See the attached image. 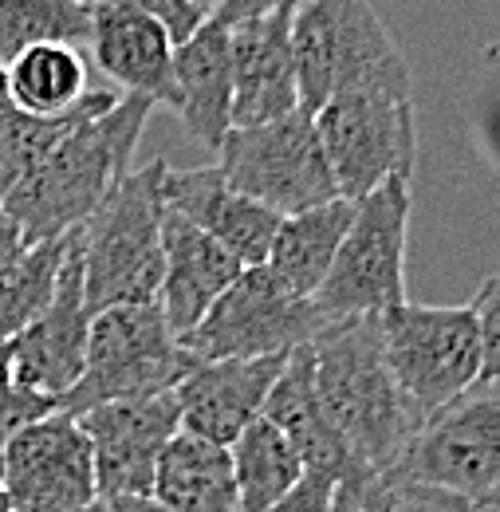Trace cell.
Here are the masks:
<instances>
[{
	"mask_svg": "<svg viewBox=\"0 0 500 512\" xmlns=\"http://www.w3.org/2000/svg\"><path fill=\"white\" fill-rule=\"evenodd\" d=\"M154 103L146 95H119L111 107L79 119L48 146V154L4 197L28 245L75 233L107 193L134 170V150Z\"/></svg>",
	"mask_w": 500,
	"mask_h": 512,
	"instance_id": "cell-1",
	"label": "cell"
},
{
	"mask_svg": "<svg viewBox=\"0 0 500 512\" xmlns=\"http://www.w3.org/2000/svg\"><path fill=\"white\" fill-rule=\"evenodd\" d=\"M312 375L323 414L351 453V481L386 473L422 430L390 375L378 316L323 323L312 339Z\"/></svg>",
	"mask_w": 500,
	"mask_h": 512,
	"instance_id": "cell-2",
	"label": "cell"
},
{
	"mask_svg": "<svg viewBox=\"0 0 500 512\" xmlns=\"http://www.w3.org/2000/svg\"><path fill=\"white\" fill-rule=\"evenodd\" d=\"M166 158L130 170L107 201L79 225L87 312L119 304H154L162 288V217Z\"/></svg>",
	"mask_w": 500,
	"mask_h": 512,
	"instance_id": "cell-3",
	"label": "cell"
},
{
	"mask_svg": "<svg viewBox=\"0 0 500 512\" xmlns=\"http://www.w3.org/2000/svg\"><path fill=\"white\" fill-rule=\"evenodd\" d=\"M292 56L308 115L343 91L414 87L410 64L371 0H304L292 12Z\"/></svg>",
	"mask_w": 500,
	"mask_h": 512,
	"instance_id": "cell-4",
	"label": "cell"
},
{
	"mask_svg": "<svg viewBox=\"0 0 500 512\" xmlns=\"http://www.w3.org/2000/svg\"><path fill=\"white\" fill-rule=\"evenodd\" d=\"M197 367V355L182 347V339L170 331L158 300L154 304H119L91 316L87 335V359L75 386L60 394L63 414H83L103 402L126 398H150L186 379Z\"/></svg>",
	"mask_w": 500,
	"mask_h": 512,
	"instance_id": "cell-5",
	"label": "cell"
},
{
	"mask_svg": "<svg viewBox=\"0 0 500 512\" xmlns=\"http://www.w3.org/2000/svg\"><path fill=\"white\" fill-rule=\"evenodd\" d=\"M406 233H410V178H386L355 201L347 237L315 292L323 320L382 316L406 304Z\"/></svg>",
	"mask_w": 500,
	"mask_h": 512,
	"instance_id": "cell-6",
	"label": "cell"
},
{
	"mask_svg": "<svg viewBox=\"0 0 500 512\" xmlns=\"http://www.w3.org/2000/svg\"><path fill=\"white\" fill-rule=\"evenodd\" d=\"M339 197L359 201L386 178H414L418 111L414 87H359L331 95L312 115Z\"/></svg>",
	"mask_w": 500,
	"mask_h": 512,
	"instance_id": "cell-7",
	"label": "cell"
},
{
	"mask_svg": "<svg viewBox=\"0 0 500 512\" xmlns=\"http://www.w3.org/2000/svg\"><path fill=\"white\" fill-rule=\"evenodd\" d=\"M390 375L426 426L441 406L481 383V327L469 304H398L378 316Z\"/></svg>",
	"mask_w": 500,
	"mask_h": 512,
	"instance_id": "cell-8",
	"label": "cell"
},
{
	"mask_svg": "<svg viewBox=\"0 0 500 512\" xmlns=\"http://www.w3.org/2000/svg\"><path fill=\"white\" fill-rule=\"evenodd\" d=\"M390 469L461 497L469 509L500 512V379H481L426 418Z\"/></svg>",
	"mask_w": 500,
	"mask_h": 512,
	"instance_id": "cell-9",
	"label": "cell"
},
{
	"mask_svg": "<svg viewBox=\"0 0 500 512\" xmlns=\"http://www.w3.org/2000/svg\"><path fill=\"white\" fill-rule=\"evenodd\" d=\"M217 166L233 190L276 217H292L339 197L315 119L304 107L276 123L233 127L217 150Z\"/></svg>",
	"mask_w": 500,
	"mask_h": 512,
	"instance_id": "cell-10",
	"label": "cell"
},
{
	"mask_svg": "<svg viewBox=\"0 0 500 512\" xmlns=\"http://www.w3.org/2000/svg\"><path fill=\"white\" fill-rule=\"evenodd\" d=\"M315 300L288 292L264 264L245 268L201 323L182 339L197 359H256V355H288L312 343L323 327Z\"/></svg>",
	"mask_w": 500,
	"mask_h": 512,
	"instance_id": "cell-11",
	"label": "cell"
},
{
	"mask_svg": "<svg viewBox=\"0 0 500 512\" xmlns=\"http://www.w3.org/2000/svg\"><path fill=\"white\" fill-rule=\"evenodd\" d=\"M0 485L12 512H91L103 501L91 442L63 410L28 422L4 446Z\"/></svg>",
	"mask_w": 500,
	"mask_h": 512,
	"instance_id": "cell-12",
	"label": "cell"
},
{
	"mask_svg": "<svg viewBox=\"0 0 500 512\" xmlns=\"http://www.w3.org/2000/svg\"><path fill=\"white\" fill-rule=\"evenodd\" d=\"M95 453V481L99 497H150L158 457L170 446L174 434H182V414L174 390L150 394V398H126L103 402L95 410H83L75 418Z\"/></svg>",
	"mask_w": 500,
	"mask_h": 512,
	"instance_id": "cell-13",
	"label": "cell"
},
{
	"mask_svg": "<svg viewBox=\"0 0 500 512\" xmlns=\"http://www.w3.org/2000/svg\"><path fill=\"white\" fill-rule=\"evenodd\" d=\"M87 335L91 312L83 296V260H79V233L63 256L52 300L40 308V316L8 339L12 347V379L40 394H52L60 402L75 379L83 375L87 359Z\"/></svg>",
	"mask_w": 500,
	"mask_h": 512,
	"instance_id": "cell-14",
	"label": "cell"
},
{
	"mask_svg": "<svg viewBox=\"0 0 500 512\" xmlns=\"http://www.w3.org/2000/svg\"><path fill=\"white\" fill-rule=\"evenodd\" d=\"M284 359L288 355L197 359V367L174 386L182 430L217 446H233L264 414L268 390L280 379Z\"/></svg>",
	"mask_w": 500,
	"mask_h": 512,
	"instance_id": "cell-15",
	"label": "cell"
},
{
	"mask_svg": "<svg viewBox=\"0 0 500 512\" xmlns=\"http://www.w3.org/2000/svg\"><path fill=\"white\" fill-rule=\"evenodd\" d=\"M229 52H233V127H260L300 111L292 12H268L229 24Z\"/></svg>",
	"mask_w": 500,
	"mask_h": 512,
	"instance_id": "cell-16",
	"label": "cell"
},
{
	"mask_svg": "<svg viewBox=\"0 0 500 512\" xmlns=\"http://www.w3.org/2000/svg\"><path fill=\"white\" fill-rule=\"evenodd\" d=\"M91 56L126 95H146L154 107L178 111L174 40L170 32L123 0H91Z\"/></svg>",
	"mask_w": 500,
	"mask_h": 512,
	"instance_id": "cell-17",
	"label": "cell"
},
{
	"mask_svg": "<svg viewBox=\"0 0 500 512\" xmlns=\"http://www.w3.org/2000/svg\"><path fill=\"white\" fill-rule=\"evenodd\" d=\"M162 197H166V209L182 213L189 225H197L205 237H213L245 268L264 264L280 217L272 209L256 205L252 197L233 190L217 162L213 166H193V170L166 166Z\"/></svg>",
	"mask_w": 500,
	"mask_h": 512,
	"instance_id": "cell-18",
	"label": "cell"
},
{
	"mask_svg": "<svg viewBox=\"0 0 500 512\" xmlns=\"http://www.w3.org/2000/svg\"><path fill=\"white\" fill-rule=\"evenodd\" d=\"M245 272L237 256H229L213 237L189 225L182 213L166 209L162 217V288L158 308L178 339L201 323V316L217 304V296Z\"/></svg>",
	"mask_w": 500,
	"mask_h": 512,
	"instance_id": "cell-19",
	"label": "cell"
},
{
	"mask_svg": "<svg viewBox=\"0 0 500 512\" xmlns=\"http://www.w3.org/2000/svg\"><path fill=\"white\" fill-rule=\"evenodd\" d=\"M174 79H178V115L189 138L205 150H221L233 130V52L229 24L209 16L186 44L174 48Z\"/></svg>",
	"mask_w": 500,
	"mask_h": 512,
	"instance_id": "cell-20",
	"label": "cell"
},
{
	"mask_svg": "<svg viewBox=\"0 0 500 512\" xmlns=\"http://www.w3.org/2000/svg\"><path fill=\"white\" fill-rule=\"evenodd\" d=\"M260 418H268L288 438V446L296 449V457L304 461V469L331 473L339 481H351L355 477L351 453L339 442L335 426L327 422L323 402H319V390H315L312 343L288 351L284 371H280V379L268 390V402H264V414Z\"/></svg>",
	"mask_w": 500,
	"mask_h": 512,
	"instance_id": "cell-21",
	"label": "cell"
},
{
	"mask_svg": "<svg viewBox=\"0 0 500 512\" xmlns=\"http://www.w3.org/2000/svg\"><path fill=\"white\" fill-rule=\"evenodd\" d=\"M351 217H355V201H347V197H335V201L312 205L304 213L280 217L268 256H264V268L288 292L312 300L319 284H323V276L331 272V260H335L343 237H347Z\"/></svg>",
	"mask_w": 500,
	"mask_h": 512,
	"instance_id": "cell-22",
	"label": "cell"
},
{
	"mask_svg": "<svg viewBox=\"0 0 500 512\" xmlns=\"http://www.w3.org/2000/svg\"><path fill=\"white\" fill-rule=\"evenodd\" d=\"M150 497L170 512H241V493L233 477L229 446L174 434L158 457Z\"/></svg>",
	"mask_w": 500,
	"mask_h": 512,
	"instance_id": "cell-23",
	"label": "cell"
},
{
	"mask_svg": "<svg viewBox=\"0 0 500 512\" xmlns=\"http://www.w3.org/2000/svg\"><path fill=\"white\" fill-rule=\"evenodd\" d=\"M8 99L24 115L56 119L83 103L87 95V60L71 44H36L4 64Z\"/></svg>",
	"mask_w": 500,
	"mask_h": 512,
	"instance_id": "cell-24",
	"label": "cell"
},
{
	"mask_svg": "<svg viewBox=\"0 0 500 512\" xmlns=\"http://www.w3.org/2000/svg\"><path fill=\"white\" fill-rule=\"evenodd\" d=\"M229 453H233L241 512H268L304 477V461L296 457V449L288 446V438L268 418H256L229 446Z\"/></svg>",
	"mask_w": 500,
	"mask_h": 512,
	"instance_id": "cell-25",
	"label": "cell"
},
{
	"mask_svg": "<svg viewBox=\"0 0 500 512\" xmlns=\"http://www.w3.org/2000/svg\"><path fill=\"white\" fill-rule=\"evenodd\" d=\"M91 40V0H0V64L36 48Z\"/></svg>",
	"mask_w": 500,
	"mask_h": 512,
	"instance_id": "cell-26",
	"label": "cell"
},
{
	"mask_svg": "<svg viewBox=\"0 0 500 512\" xmlns=\"http://www.w3.org/2000/svg\"><path fill=\"white\" fill-rule=\"evenodd\" d=\"M119 95L111 91H87L83 103L67 115H56V119H40V115H24L16 107L0 111V205L4 197L20 186V178L48 154V146L60 138L63 130H71L79 119L111 107Z\"/></svg>",
	"mask_w": 500,
	"mask_h": 512,
	"instance_id": "cell-27",
	"label": "cell"
},
{
	"mask_svg": "<svg viewBox=\"0 0 500 512\" xmlns=\"http://www.w3.org/2000/svg\"><path fill=\"white\" fill-rule=\"evenodd\" d=\"M75 233L44 241V245H32L28 253L20 256L16 268L0 272V339H12L16 331H24L40 316V308L52 300L60 264L67 249H71V241H75Z\"/></svg>",
	"mask_w": 500,
	"mask_h": 512,
	"instance_id": "cell-28",
	"label": "cell"
},
{
	"mask_svg": "<svg viewBox=\"0 0 500 512\" xmlns=\"http://www.w3.org/2000/svg\"><path fill=\"white\" fill-rule=\"evenodd\" d=\"M363 509L367 512H477L469 509L461 497L434 489V485H422V481H410L394 469L375 473V477H363V481H351Z\"/></svg>",
	"mask_w": 500,
	"mask_h": 512,
	"instance_id": "cell-29",
	"label": "cell"
},
{
	"mask_svg": "<svg viewBox=\"0 0 500 512\" xmlns=\"http://www.w3.org/2000/svg\"><path fill=\"white\" fill-rule=\"evenodd\" d=\"M52 410H60L52 394H40V390L16 383V379L8 386H0V457H4V446H8L28 422L48 418Z\"/></svg>",
	"mask_w": 500,
	"mask_h": 512,
	"instance_id": "cell-30",
	"label": "cell"
},
{
	"mask_svg": "<svg viewBox=\"0 0 500 512\" xmlns=\"http://www.w3.org/2000/svg\"><path fill=\"white\" fill-rule=\"evenodd\" d=\"M469 308L481 327V379H500V272L481 280Z\"/></svg>",
	"mask_w": 500,
	"mask_h": 512,
	"instance_id": "cell-31",
	"label": "cell"
},
{
	"mask_svg": "<svg viewBox=\"0 0 500 512\" xmlns=\"http://www.w3.org/2000/svg\"><path fill=\"white\" fill-rule=\"evenodd\" d=\"M335 489H339V477L304 469V477L268 512H335Z\"/></svg>",
	"mask_w": 500,
	"mask_h": 512,
	"instance_id": "cell-32",
	"label": "cell"
},
{
	"mask_svg": "<svg viewBox=\"0 0 500 512\" xmlns=\"http://www.w3.org/2000/svg\"><path fill=\"white\" fill-rule=\"evenodd\" d=\"M123 4L138 8V12H146V16H154V20L170 32L174 48L186 44L189 36L209 20V12H201L193 0H123Z\"/></svg>",
	"mask_w": 500,
	"mask_h": 512,
	"instance_id": "cell-33",
	"label": "cell"
},
{
	"mask_svg": "<svg viewBox=\"0 0 500 512\" xmlns=\"http://www.w3.org/2000/svg\"><path fill=\"white\" fill-rule=\"evenodd\" d=\"M304 0H221V8L213 12L221 24H237L252 16H268V12H296Z\"/></svg>",
	"mask_w": 500,
	"mask_h": 512,
	"instance_id": "cell-34",
	"label": "cell"
},
{
	"mask_svg": "<svg viewBox=\"0 0 500 512\" xmlns=\"http://www.w3.org/2000/svg\"><path fill=\"white\" fill-rule=\"evenodd\" d=\"M28 249H32V245H28L24 229H20V221L0 205V272L16 268V264H20V256L28 253Z\"/></svg>",
	"mask_w": 500,
	"mask_h": 512,
	"instance_id": "cell-35",
	"label": "cell"
},
{
	"mask_svg": "<svg viewBox=\"0 0 500 512\" xmlns=\"http://www.w3.org/2000/svg\"><path fill=\"white\" fill-rule=\"evenodd\" d=\"M111 512H170L166 505H158L154 497H111V501H103Z\"/></svg>",
	"mask_w": 500,
	"mask_h": 512,
	"instance_id": "cell-36",
	"label": "cell"
},
{
	"mask_svg": "<svg viewBox=\"0 0 500 512\" xmlns=\"http://www.w3.org/2000/svg\"><path fill=\"white\" fill-rule=\"evenodd\" d=\"M335 512H367L351 481H339V489H335Z\"/></svg>",
	"mask_w": 500,
	"mask_h": 512,
	"instance_id": "cell-37",
	"label": "cell"
},
{
	"mask_svg": "<svg viewBox=\"0 0 500 512\" xmlns=\"http://www.w3.org/2000/svg\"><path fill=\"white\" fill-rule=\"evenodd\" d=\"M12 383V347L8 339H0V386Z\"/></svg>",
	"mask_w": 500,
	"mask_h": 512,
	"instance_id": "cell-38",
	"label": "cell"
},
{
	"mask_svg": "<svg viewBox=\"0 0 500 512\" xmlns=\"http://www.w3.org/2000/svg\"><path fill=\"white\" fill-rule=\"evenodd\" d=\"M12 99H8V79H4V64H0V111H8Z\"/></svg>",
	"mask_w": 500,
	"mask_h": 512,
	"instance_id": "cell-39",
	"label": "cell"
},
{
	"mask_svg": "<svg viewBox=\"0 0 500 512\" xmlns=\"http://www.w3.org/2000/svg\"><path fill=\"white\" fill-rule=\"evenodd\" d=\"M193 4H197V8H201V12H209V16H213V12H217V8H221V0H193Z\"/></svg>",
	"mask_w": 500,
	"mask_h": 512,
	"instance_id": "cell-40",
	"label": "cell"
},
{
	"mask_svg": "<svg viewBox=\"0 0 500 512\" xmlns=\"http://www.w3.org/2000/svg\"><path fill=\"white\" fill-rule=\"evenodd\" d=\"M0 512H12V505H8V493H4V485H0Z\"/></svg>",
	"mask_w": 500,
	"mask_h": 512,
	"instance_id": "cell-41",
	"label": "cell"
},
{
	"mask_svg": "<svg viewBox=\"0 0 500 512\" xmlns=\"http://www.w3.org/2000/svg\"><path fill=\"white\" fill-rule=\"evenodd\" d=\"M91 512H111V509H107V505H103V501H99V505H95V509H91Z\"/></svg>",
	"mask_w": 500,
	"mask_h": 512,
	"instance_id": "cell-42",
	"label": "cell"
}]
</instances>
